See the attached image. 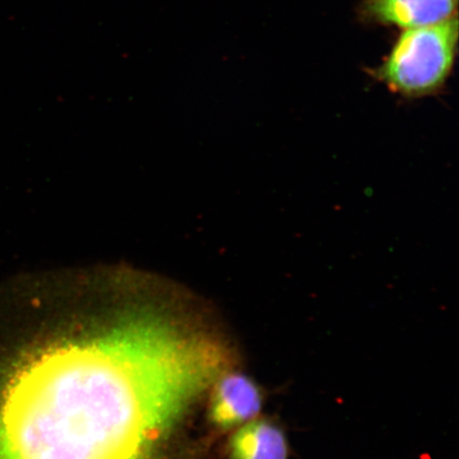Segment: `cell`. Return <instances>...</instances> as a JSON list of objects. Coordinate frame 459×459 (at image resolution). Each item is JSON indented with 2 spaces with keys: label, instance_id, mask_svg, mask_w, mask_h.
Wrapping results in <instances>:
<instances>
[{
  "label": "cell",
  "instance_id": "cell-2",
  "mask_svg": "<svg viewBox=\"0 0 459 459\" xmlns=\"http://www.w3.org/2000/svg\"><path fill=\"white\" fill-rule=\"evenodd\" d=\"M458 15L437 24L401 30L383 61L369 76L406 100L443 93L458 53Z\"/></svg>",
  "mask_w": 459,
  "mask_h": 459
},
{
  "label": "cell",
  "instance_id": "cell-3",
  "mask_svg": "<svg viewBox=\"0 0 459 459\" xmlns=\"http://www.w3.org/2000/svg\"><path fill=\"white\" fill-rule=\"evenodd\" d=\"M457 7L458 0H361L358 16L366 25L405 30L451 19Z\"/></svg>",
  "mask_w": 459,
  "mask_h": 459
},
{
  "label": "cell",
  "instance_id": "cell-5",
  "mask_svg": "<svg viewBox=\"0 0 459 459\" xmlns=\"http://www.w3.org/2000/svg\"><path fill=\"white\" fill-rule=\"evenodd\" d=\"M230 455L232 459H289V439L272 418L256 417L232 436Z\"/></svg>",
  "mask_w": 459,
  "mask_h": 459
},
{
  "label": "cell",
  "instance_id": "cell-4",
  "mask_svg": "<svg viewBox=\"0 0 459 459\" xmlns=\"http://www.w3.org/2000/svg\"><path fill=\"white\" fill-rule=\"evenodd\" d=\"M264 393L249 377L227 372L214 390L211 403V419L218 428L228 429L252 420L260 414Z\"/></svg>",
  "mask_w": 459,
  "mask_h": 459
},
{
  "label": "cell",
  "instance_id": "cell-1",
  "mask_svg": "<svg viewBox=\"0 0 459 459\" xmlns=\"http://www.w3.org/2000/svg\"><path fill=\"white\" fill-rule=\"evenodd\" d=\"M225 343L160 315L56 341L0 376V459H149L229 372Z\"/></svg>",
  "mask_w": 459,
  "mask_h": 459
}]
</instances>
